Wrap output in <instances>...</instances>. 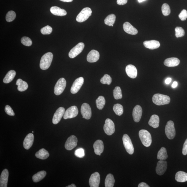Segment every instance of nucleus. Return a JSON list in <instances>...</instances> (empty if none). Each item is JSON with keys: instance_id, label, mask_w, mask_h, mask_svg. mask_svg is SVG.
Segmentation results:
<instances>
[{"instance_id": "obj_1", "label": "nucleus", "mask_w": 187, "mask_h": 187, "mask_svg": "<svg viewBox=\"0 0 187 187\" xmlns=\"http://www.w3.org/2000/svg\"><path fill=\"white\" fill-rule=\"evenodd\" d=\"M53 58V54L51 52L46 53L41 58L39 66L41 69L45 70L50 66Z\"/></svg>"}, {"instance_id": "obj_2", "label": "nucleus", "mask_w": 187, "mask_h": 187, "mask_svg": "<svg viewBox=\"0 0 187 187\" xmlns=\"http://www.w3.org/2000/svg\"><path fill=\"white\" fill-rule=\"evenodd\" d=\"M153 102L157 105H163L169 103L170 99L167 95L156 94L154 95L152 98Z\"/></svg>"}, {"instance_id": "obj_3", "label": "nucleus", "mask_w": 187, "mask_h": 187, "mask_svg": "<svg viewBox=\"0 0 187 187\" xmlns=\"http://www.w3.org/2000/svg\"><path fill=\"white\" fill-rule=\"evenodd\" d=\"M139 135L141 142L146 147H149L152 143L151 135L148 131L144 129L141 130L139 131Z\"/></svg>"}, {"instance_id": "obj_4", "label": "nucleus", "mask_w": 187, "mask_h": 187, "mask_svg": "<svg viewBox=\"0 0 187 187\" xmlns=\"http://www.w3.org/2000/svg\"><path fill=\"white\" fill-rule=\"evenodd\" d=\"M91 13L92 11L90 8L86 7L83 8L77 16V21L80 23L85 21L91 15Z\"/></svg>"}, {"instance_id": "obj_5", "label": "nucleus", "mask_w": 187, "mask_h": 187, "mask_svg": "<svg viewBox=\"0 0 187 187\" xmlns=\"http://www.w3.org/2000/svg\"><path fill=\"white\" fill-rule=\"evenodd\" d=\"M165 132L166 136L170 140L173 139L175 137L176 131L174 122L172 121H169L167 122L165 126Z\"/></svg>"}, {"instance_id": "obj_6", "label": "nucleus", "mask_w": 187, "mask_h": 187, "mask_svg": "<svg viewBox=\"0 0 187 187\" xmlns=\"http://www.w3.org/2000/svg\"><path fill=\"white\" fill-rule=\"evenodd\" d=\"M122 140L127 152L130 155H132L134 153V148L130 137L128 134H124Z\"/></svg>"}, {"instance_id": "obj_7", "label": "nucleus", "mask_w": 187, "mask_h": 187, "mask_svg": "<svg viewBox=\"0 0 187 187\" xmlns=\"http://www.w3.org/2000/svg\"><path fill=\"white\" fill-rule=\"evenodd\" d=\"M66 85L65 79L61 78L57 81L54 88V93L56 95H59L63 93Z\"/></svg>"}, {"instance_id": "obj_8", "label": "nucleus", "mask_w": 187, "mask_h": 187, "mask_svg": "<svg viewBox=\"0 0 187 187\" xmlns=\"http://www.w3.org/2000/svg\"><path fill=\"white\" fill-rule=\"evenodd\" d=\"M103 129L106 134L111 136L115 132V125L111 120L108 118L105 120Z\"/></svg>"}, {"instance_id": "obj_9", "label": "nucleus", "mask_w": 187, "mask_h": 187, "mask_svg": "<svg viewBox=\"0 0 187 187\" xmlns=\"http://www.w3.org/2000/svg\"><path fill=\"white\" fill-rule=\"evenodd\" d=\"M85 47L84 44L82 42L79 43L75 46L70 50L69 56L71 58H74L82 53Z\"/></svg>"}, {"instance_id": "obj_10", "label": "nucleus", "mask_w": 187, "mask_h": 187, "mask_svg": "<svg viewBox=\"0 0 187 187\" xmlns=\"http://www.w3.org/2000/svg\"><path fill=\"white\" fill-rule=\"evenodd\" d=\"M78 110L76 106H73L66 110L63 116L64 119L76 117L78 115Z\"/></svg>"}, {"instance_id": "obj_11", "label": "nucleus", "mask_w": 187, "mask_h": 187, "mask_svg": "<svg viewBox=\"0 0 187 187\" xmlns=\"http://www.w3.org/2000/svg\"><path fill=\"white\" fill-rule=\"evenodd\" d=\"M84 83V79L82 77H80L76 79L74 81L71 88V93L75 94L78 92Z\"/></svg>"}, {"instance_id": "obj_12", "label": "nucleus", "mask_w": 187, "mask_h": 187, "mask_svg": "<svg viewBox=\"0 0 187 187\" xmlns=\"http://www.w3.org/2000/svg\"><path fill=\"white\" fill-rule=\"evenodd\" d=\"M81 113L83 118L87 120L90 119L91 116V110L88 104L83 103L81 108Z\"/></svg>"}, {"instance_id": "obj_13", "label": "nucleus", "mask_w": 187, "mask_h": 187, "mask_svg": "<svg viewBox=\"0 0 187 187\" xmlns=\"http://www.w3.org/2000/svg\"><path fill=\"white\" fill-rule=\"evenodd\" d=\"M78 140L77 137L74 135L70 136L67 139L65 144V148L68 150H72L77 145Z\"/></svg>"}, {"instance_id": "obj_14", "label": "nucleus", "mask_w": 187, "mask_h": 187, "mask_svg": "<svg viewBox=\"0 0 187 187\" xmlns=\"http://www.w3.org/2000/svg\"><path fill=\"white\" fill-rule=\"evenodd\" d=\"M167 162L165 160H160L158 162L156 171L159 175H162L166 171L167 168Z\"/></svg>"}, {"instance_id": "obj_15", "label": "nucleus", "mask_w": 187, "mask_h": 187, "mask_svg": "<svg viewBox=\"0 0 187 187\" xmlns=\"http://www.w3.org/2000/svg\"><path fill=\"white\" fill-rule=\"evenodd\" d=\"M65 110L63 107H60L54 114L53 118V123L54 124H57L60 121L65 113Z\"/></svg>"}, {"instance_id": "obj_16", "label": "nucleus", "mask_w": 187, "mask_h": 187, "mask_svg": "<svg viewBox=\"0 0 187 187\" xmlns=\"http://www.w3.org/2000/svg\"><path fill=\"white\" fill-rule=\"evenodd\" d=\"M100 182V177L99 172H95L90 177L89 180V186L91 187H98Z\"/></svg>"}, {"instance_id": "obj_17", "label": "nucleus", "mask_w": 187, "mask_h": 187, "mask_svg": "<svg viewBox=\"0 0 187 187\" xmlns=\"http://www.w3.org/2000/svg\"><path fill=\"white\" fill-rule=\"evenodd\" d=\"M142 113V110L140 106L137 105L135 106L132 112L133 118L135 122H138L140 121Z\"/></svg>"}, {"instance_id": "obj_18", "label": "nucleus", "mask_w": 187, "mask_h": 187, "mask_svg": "<svg viewBox=\"0 0 187 187\" xmlns=\"http://www.w3.org/2000/svg\"><path fill=\"white\" fill-rule=\"evenodd\" d=\"M34 140V135L30 133L27 135L23 141V147L25 149L28 150L32 146Z\"/></svg>"}, {"instance_id": "obj_19", "label": "nucleus", "mask_w": 187, "mask_h": 187, "mask_svg": "<svg viewBox=\"0 0 187 187\" xmlns=\"http://www.w3.org/2000/svg\"><path fill=\"white\" fill-rule=\"evenodd\" d=\"M99 58V52L96 50H93L87 55V61L91 63L97 62Z\"/></svg>"}, {"instance_id": "obj_20", "label": "nucleus", "mask_w": 187, "mask_h": 187, "mask_svg": "<svg viewBox=\"0 0 187 187\" xmlns=\"http://www.w3.org/2000/svg\"><path fill=\"white\" fill-rule=\"evenodd\" d=\"M9 172L7 169H5L2 171L0 178V187H7Z\"/></svg>"}, {"instance_id": "obj_21", "label": "nucleus", "mask_w": 187, "mask_h": 187, "mask_svg": "<svg viewBox=\"0 0 187 187\" xmlns=\"http://www.w3.org/2000/svg\"><path fill=\"white\" fill-rule=\"evenodd\" d=\"M93 148L96 154L100 156L104 149V143L102 141L98 140L96 141L93 145Z\"/></svg>"}, {"instance_id": "obj_22", "label": "nucleus", "mask_w": 187, "mask_h": 187, "mask_svg": "<svg viewBox=\"0 0 187 187\" xmlns=\"http://www.w3.org/2000/svg\"><path fill=\"white\" fill-rule=\"evenodd\" d=\"M126 71L127 75L129 77L134 79L137 75V70L135 66L132 64H129L126 66Z\"/></svg>"}, {"instance_id": "obj_23", "label": "nucleus", "mask_w": 187, "mask_h": 187, "mask_svg": "<svg viewBox=\"0 0 187 187\" xmlns=\"http://www.w3.org/2000/svg\"><path fill=\"white\" fill-rule=\"evenodd\" d=\"M123 28L125 32L129 34L134 35L138 33L137 29L133 26L130 23L128 22L124 23L123 25Z\"/></svg>"}, {"instance_id": "obj_24", "label": "nucleus", "mask_w": 187, "mask_h": 187, "mask_svg": "<svg viewBox=\"0 0 187 187\" xmlns=\"http://www.w3.org/2000/svg\"><path fill=\"white\" fill-rule=\"evenodd\" d=\"M180 60L176 58H167L164 61V64L168 67H174L178 66L180 63Z\"/></svg>"}, {"instance_id": "obj_25", "label": "nucleus", "mask_w": 187, "mask_h": 187, "mask_svg": "<svg viewBox=\"0 0 187 187\" xmlns=\"http://www.w3.org/2000/svg\"><path fill=\"white\" fill-rule=\"evenodd\" d=\"M143 45L145 47L151 50L157 49L160 46L159 42L155 40L145 41Z\"/></svg>"}, {"instance_id": "obj_26", "label": "nucleus", "mask_w": 187, "mask_h": 187, "mask_svg": "<svg viewBox=\"0 0 187 187\" xmlns=\"http://www.w3.org/2000/svg\"><path fill=\"white\" fill-rule=\"evenodd\" d=\"M50 10L52 14L56 16H65L67 14L65 10L57 6H53L50 8Z\"/></svg>"}, {"instance_id": "obj_27", "label": "nucleus", "mask_w": 187, "mask_h": 187, "mask_svg": "<svg viewBox=\"0 0 187 187\" xmlns=\"http://www.w3.org/2000/svg\"><path fill=\"white\" fill-rule=\"evenodd\" d=\"M148 124L150 126L154 128L159 127V118L157 115H153L151 116L149 120Z\"/></svg>"}, {"instance_id": "obj_28", "label": "nucleus", "mask_w": 187, "mask_h": 187, "mask_svg": "<svg viewBox=\"0 0 187 187\" xmlns=\"http://www.w3.org/2000/svg\"><path fill=\"white\" fill-rule=\"evenodd\" d=\"M175 179L178 182H185L187 181V173L183 171H179L175 175Z\"/></svg>"}, {"instance_id": "obj_29", "label": "nucleus", "mask_w": 187, "mask_h": 187, "mask_svg": "<svg viewBox=\"0 0 187 187\" xmlns=\"http://www.w3.org/2000/svg\"><path fill=\"white\" fill-rule=\"evenodd\" d=\"M35 156L38 159L44 160L47 159L49 156V153L45 149H41L35 153Z\"/></svg>"}, {"instance_id": "obj_30", "label": "nucleus", "mask_w": 187, "mask_h": 187, "mask_svg": "<svg viewBox=\"0 0 187 187\" xmlns=\"http://www.w3.org/2000/svg\"><path fill=\"white\" fill-rule=\"evenodd\" d=\"M16 85L18 86V90L21 92L26 91L28 87V83L21 79H19L17 80Z\"/></svg>"}, {"instance_id": "obj_31", "label": "nucleus", "mask_w": 187, "mask_h": 187, "mask_svg": "<svg viewBox=\"0 0 187 187\" xmlns=\"http://www.w3.org/2000/svg\"><path fill=\"white\" fill-rule=\"evenodd\" d=\"M16 75L15 71L11 70L8 72L3 79V82L5 84L9 83L13 80Z\"/></svg>"}, {"instance_id": "obj_32", "label": "nucleus", "mask_w": 187, "mask_h": 187, "mask_svg": "<svg viewBox=\"0 0 187 187\" xmlns=\"http://www.w3.org/2000/svg\"><path fill=\"white\" fill-rule=\"evenodd\" d=\"M47 172L44 170L39 172L34 175L32 177L33 181L35 183L38 182L44 178L46 175Z\"/></svg>"}, {"instance_id": "obj_33", "label": "nucleus", "mask_w": 187, "mask_h": 187, "mask_svg": "<svg viewBox=\"0 0 187 187\" xmlns=\"http://www.w3.org/2000/svg\"><path fill=\"white\" fill-rule=\"evenodd\" d=\"M115 180L114 176L111 174L107 175L105 180V185L106 187H113Z\"/></svg>"}, {"instance_id": "obj_34", "label": "nucleus", "mask_w": 187, "mask_h": 187, "mask_svg": "<svg viewBox=\"0 0 187 187\" xmlns=\"http://www.w3.org/2000/svg\"><path fill=\"white\" fill-rule=\"evenodd\" d=\"M167 150L165 147H162L157 154V159L160 160H165L167 159Z\"/></svg>"}, {"instance_id": "obj_35", "label": "nucleus", "mask_w": 187, "mask_h": 187, "mask_svg": "<svg viewBox=\"0 0 187 187\" xmlns=\"http://www.w3.org/2000/svg\"><path fill=\"white\" fill-rule=\"evenodd\" d=\"M116 20V16L114 14L109 15L104 20L105 24L108 26H113Z\"/></svg>"}, {"instance_id": "obj_36", "label": "nucleus", "mask_w": 187, "mask_h": 187, "mask_svg": "<svg viewBox=\"0 0 187 187\" xmlns=\"http://www.w3.org/2000/svg\"><path fill=\"white\" fill-rule=\"evenodd\" d=\"M96 103L97 107L99 110H102L103 109L105 104V100L103 96H99L96 101Z\"/></svg>"}, {"instance_id": "obj_37", "label": "nucleus", "mask_w": 187, "mask_h": 187, "mask_svg": "<svg viewBox=\"0 0 187 187\" xmlns=\"http://www.w3.org/2000/svg\"><path fill=\"white\" fill-rule=\"evenodd\" d=\"M113 111L116 115L121 116L123 113V108L122 105L119 104L114 105L113 107Z\"/></svg>"}, {"instance_id": "obj_38", "label": "nucleus", "mask_w": 187, "mask_h": 187, "mask_svg": "<svg viewBox=\"0 0 187 187\" xmlns=\"http://www.w3.org/2000/svg\"><path fill=\"white\" fill-rule=\"evenodd\" d=\"M114 99H121L122 97L121 89L119 86H116L113 91Z\"/></svg>"}, {"instance_id": "obj_39", "label": "nucleus", "mask_w": 187, "mask_h": 187, "mask_svg": "<svg viewBox=\"0 0 187 187\" xmlns=\"http://www.w3.org/2000/svg\"><path fill=\"white\" fill-rule=\"evenodd\" d=\"M16 17L15 12L14 11H9L7 12L6 16V20L7 22H11L15 20Z\"/></svg>"}, {"instance_id": "obj_40", "label": "nucleus", "mask_w": 187, "mask_h": 187, "mask_svg": "<svg viewBox=\"0 0 187 187\" xmlns=\"http://www.w3.org/2000/svg\"><path fill=\"white\" fill-rule=\"evenodd\" d=\"M100 82L102 84L110 85L112 83V79L109 75L105 74L101 78Z\"/></svg>"}, {"instance_id": "obj_41", "label": "nucleus", "mask_w": 187, "mask_h": 187, "mask_svg": "<svg viewBox=\"0 0 187 187\" xmlns=\"http://www.w3.org/2000/svg\"><path fill=\"white\" fill-rule=\"evenodd\" d=\"M161 11L164 15L165 16L169 15L170 13V9L169 5L167 4H163L162 6Z\"/></svg>"}, {"instance_id": "obj_42", "label": "nucleus", "mask_w": 187, "mask_h": 187, "mask_svg": "<svg viewBox=\"0 0 187 187\" xmlns=\"http://www.w3.org/2000/svg\"><path fill=\"white\" fill-rule=\"evenodd\" d=\"M21 42L23 45L26 46H30L32 44V42L29 37H22L21 39Z\"/></svg>"}, {"instance_id": "obj_43", "label": "nucleus", "mask_w": 187, "mask_h": 187, "mask_svg": "<svg viewBox=\"0 0 187 187\" xmlns=\"http://www.w3.org/2000/svg\"><path fill=\"white\" fill-rule=\"evenodd\" d=\"M175 36L176 37H183L185 35V31L182 27H177L175 28Z\"/></svg>"}, {"instance_id": "obj_44", "label": "nucleus", "mask_w": 187, "mask_h": 187, "mask_svg": "<svg viewBox=\"0 0 187 187\" xmlns=\"http://www.w3.org/2000/svg\"><path fill=\"white\" fill-rule=\"evenodd\" d=\"M53 28L51 26H47L42 28L41 30V32L42 34L43 35L50 34L52 32Z\"/></svg>"}, {"instance_id": "obj_45", "label": "nucleus", "mask_w": 187, "mask_h": 187, "mask_svg": "<svg viewBox=\"0 0 187 187\" xmlns=\"http://www.w3.org/2000/svg\"><path fill=\"white\" fill-rule=\"evenodd\" d=\"M75 155L77 157L82 158L84 157L85 153L84 150L82 148H80L75 151Z\"/></svg>"}, {"instance_id": "obj_46", "label": "nucleus", "mask_w": 187, "mask_h": 187, "mask_svg": "<svg viewBox=\"0 0 187 187\" xmlns=\"http://www.w3.org/2000/svg\"><path fill=\"white\" fill-rule=\"evenodd\" d=\"M180 19L182 21L186 20L187 18V11L186 9H183L178 15Z\"/></svg>"}, {"instance_id": "obj_47", "label": "nucleus", "mask_w": 187, "mask_h": 187, "mask_svg": "<svg viewBox=\"0 0 187 187\" xmlns=\"http://www.w3.org/2000/svg\"><path fill=\"white\" fill-rule=\"evenodd\" d=\"M5 111L6 113L8 115L11 116L15 115V113L13 110L9 105H7L5 106Z\"/></svg>"}, {"instance_id": "obj_48", "label": "nucleus", "mask_w": 187, "mask_h": 187, "mask_svg": "<svg viewBox=\"0 0 187 187\" xmlns=\"http://www.w3.org/2000/svg\"><path fill=\"white\" fill-rule=\"evenodd\" d=\"M182 153L184 155H187V139L185 141L182 150Z\"/></svg>"}, {"instance_id": "obj_49", "label": "nucleus", "mask_w": 187, "mask_h": 187, "mask_svg": "<svg viewBox=\"0 0 187 187\" xmlns=\"http://www.w3.org/2000/svg\"><path fill=\"white\" fill-rule=\"evenodd\" d=\"M128 0H117V3L118 5H124L127 3Z\"/></svg>"}, {"instance_id": "obj_50", "label": "nucleus", "mask_w": 187, "mask_h": 187, "mask_svg": "<svg viewBox=\"0 0 187 187\" xmlns=\"http://www.w3.org/2000/svg\"><path fill=\"white\" fill-rule=\"evenodd\" d=\"M138 187H149L148 185L145 182H141L139 184L138 186Z\"/></svg>"}, {"instance_id": "obj_51", "label": "nucleus", "mask_w": 187, "mask_h": 187, "mask_svg": "<svg viewBox=\"0 0 187 187\" xmlns=\"http://www.w3.org/2000/svg\"><path fill=\"white\" fill-rule=\"evenodd\" d=\"M172 79L170 78H168L165 80V83L166 84H169L171 82Z\"/></svg>"}, {"instance_id": "obj_52", "label": "nucleus", "mask_w": 187, "mask_h": 187, "mask_svg": "<svg viewBox=\"0 0 187 187\" xmlns=\"http://www.w3.org/2000/svg\"><path fill=\"white\" fill-rule=\"evenodd\" d=\"M178 85V83L176 82H174L172 83V88H175L177 87Z\"/></svg>"}, {"instance_id": "obj_53", "label": "nucleus", "mask_w": 187, "mask_h": 187, "mask_svg": "<svg viewBox=\"0 0 187 187\" xmlns=\"http://www.w3.org/2000/svg\"><path fill=\"white\" fill-rule=\"evenodd\" d=\"M60 1L66 2H71L73 1V0H60Z\"/></svg>"}, {"instance_id": "obj_54", "label": "nucleus", "mask_w": 187, "mask_h": 187, "mask_svg": "<svg viewBox=\"0 0 187 187\" xmlns=\"http://www.w3.org/2000/svg\"><path fill=\"white\" fill-rule=\"evenodd\" d=\"M76 185L74 184H72L71 185H69L68 186H66V187H76Z\"/></svg>"}, {"instance_id": "obj_55", "label": "nucleus", "mask_w": 187, "mask_h": 187, "mask_svg": "<svg viewBox=\"0 0 187 187\" xmlns=\"http://www.w3.org/2000/svg\"><path fill=\"white\" fill-rule=\"evenodd\" d=\"M146 1V0H138L139 3H141V2Z\"/></svg>"}, {"instance_id": "obj_56", "label": "nucleus", "mask_w": 187, "mask_h": 187, "mask_svg": "<svg viewBox=\"0 0 187 187\" xmlns=\"http://www.w3.org/2000/svg\"><path fill=\"white\" fill-rule=\"evenodd\" d=\"M33 132H34V131H32V133H33Z\"/></svg>"}]
</instances>
